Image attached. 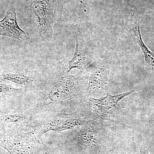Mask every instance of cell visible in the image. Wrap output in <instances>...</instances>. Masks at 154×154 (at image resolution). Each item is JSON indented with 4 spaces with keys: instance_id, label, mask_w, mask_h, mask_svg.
Masks as SVG:
<instances>
[{
    "instance_id": "8",
    "label": "cell",
    "mask_w": 154,
    "mask_h": 154,
    "mask_svg": "<svg viewBox=\"0 0 154 154\" xmlns=\"http://www.w3.org/2000/svg\"><path fill=\"white\" fill-rule=\"evenodd\" d=\"M36 118L32 106L27 109L20 108L0 113V125L6 129L5 133L33 131Z\"/></svg>"
},
{
    "instance_id": "9",
    "label": "cell",
    "mask_w": 154,
    "mask_h": 154,
    "mask_svg": "<svg viewBox=\"0 0 154 154\" xmlns=\"http://www.w3.org/2000/svg\"><path fill=\"white\" fill-rule=\"evenodd\" d=\"M112 62L111 56L96 60L88 71L89 77L86 96L100 94L106 91Z\"/></svg>"
},
{
    "instance_id": "3",
    "label": "cell",
    "mask_w": 154,
    "mask_h": 154,
    "mask_svg": "<svg viewBox=\"0 0 154 154\" xmlns=\"http://www.w3.org/2000/svg\"><path fill=\"white\" fill-rule=\"evenodd\" d=\"M76 46L74 54L71 60H63L58 63L57 69L63 75H68L73 69L88 72L96 60L91 42L85 33L80 29V23L75 27Z\"/></svg>"
},
{
    "instance_id": "1",
    "label": "cell",
    "mask_w": 154,
    "mask_h": 154,
    "mask_svg": "<svg viewBox=\"0 0 154 154\" xmlns=\"http://www.w3.org/2000/svg\"><path fill=\"white\" fill-rule=\"evenodd\" d=\"M88 77L87 71L62 75L57 71L56 75L48 78L36 93V102L32 106L36 116L65 112L71 104L82 102L86 96Z\"/></svg>"
},
{
    "instance_id": "14",
    "label": "cell",
    "mask_w": 154,
    "mask_h": 154,
    "mask_svg": "<svg viewBox=\"0 0 154 154\" xmlns=\"http://www.w3.org/2000/svg\"><path fill=\"white\" fill-rule=\"evenodd\" d=\"M140 154H150L149 151L145 148L140 147Z\"/></svg>"
},
{
    "instance_id": "13",
    "label": "cell",
    "mask_w": 154,
    "mask_h": 154,
    "mask_svg": "<svg viewBox=\"0 0 154 154\" xmlns=\"http://www.w3.org/2000/svg\"><path fill=\"white\" fill-rule=\"evenodd\" d=\"M26 91L22 88H14L11 85L0 81V99L21 98L25 95Z\"/></svg>"
},
{
    "instance_id": "5",
    "label": "cell",
    "mask_w": 154,
    "mask_h": 154,
    "mask_svg": "<svg viewBox=\"0 0 154 154\" xmlns=\"http://www.w3.org/2000/svg\"><path fill=\"white\" fill-rule=\"evenodd\" d=\"M2 77L5 80L14 83L26 91L37 93L45 82V78L41 69L30 63L22 64L8 69L3 72Z\"/></svg>"
},
{
    "instance_id": "7",
    "label": "cell",
    "mask_w": 154,
    "mask_h": 154,
    "mask_svg": "<svg viewBox=\"0 0 154 154\" xmlns=\"http://www.w3.org/2000/svg\"><path fill=\"white\" fill-rule=\"evenodd\" d=\"M78 143L94 152H101L110 147V139L101 124L88 120L81 126L76 136Z\"/></svg>"
},
{
    "instance_id": "11",
    "label": "cell",
    "mask_w": 154,
    "mask_h": 154,
    "mask_svg": "<svg viewBox=\"0 0 154 154\" xmlns=\"http://www.w3.org/2000/svg\"><path fill=\"white\" fill-rule=\"evenodd\" d=\"M0 36H6L19 40H30L28 33L18 25L16 8L14 5L9 6L5 17L0 21Z\"/></svg>"
},
{
    "instance_id": "6",
    "label": "cell",
    "mask_w": 154,
    "mask_h": 154,
    "mask_svg": "<svg viewBox=\"0 0 154 154\" xmlns=\"http://www.w3.org/2000/svg\"><path fill=\"white\" fill-rule=\"evenodd\" d=\"M0 146L11 154H48L43 141L32 131L5 133L0 138Z\"/></svg>"
},
{
    "instance_id": "12",
    "label": "cell",
    "mask_w": 154,
    "mask_h": 154,
    "mask_svg": "<svg viewBox=\"0 0 154 154\" xmlns=\"http://www.w3.org/2000/svg\"><path fill=\"white\" fill-rule=\"evenodd\" d=\"M123 24L124 28L131 33L134 41L139 45L146 62L154 73V52L149 49L143 40L140 27L139 18L137 15L134 14L130 19H128Z\"/></svg>"
},
{
    "instance_id": "2",
    "label": "cell",
    "mask_w": 154,
    "mask_h": 154,
    "mask_svg": "<svg viewBox=\"0 0 154 154\" xmlns=\"http://www.w3.org/2000/svg\"><path fill=\"white\" fill-rule=\"evenodd\" d=\"M79 111L71 113H54L37 116L33 132L40 141L43 134L49 131L60 132L81 127L88 121Z\"/></svg>"
},
{
    "instance_id": "4",
    "label": "cell",
    "mask_w": 154,
    "mask_h": 154,
    "mask_svg": "<svg viewBox=\"0 0 154 154\" xmlns=\"http://www.w3.org/2000/svg\"><path fill=\"white\" fill-rule=\"evenodd\" d=\"M138 91L139 89L136 88L114 96L107 93L105 97L98 99L85 96L78 109L87 119H109L116 113L117 105L122 99Z\"/></svg>"
},
{
    "instance_id": "10",
    "label": "cell",
    "mask_w": 154,
    "mask_h": 154,
    "mask_svg": "<svg viewBox=\"0 0 154 154\" xmlns=\"http://www.w3.org/2000/svg\"><path fill=\"white\" fill-rule=\"evenodd\" d=\"M36 16L38 36L42 41H49L53 36L54 14L47 0H29Z\"/></svg>"
}]
</instances>
